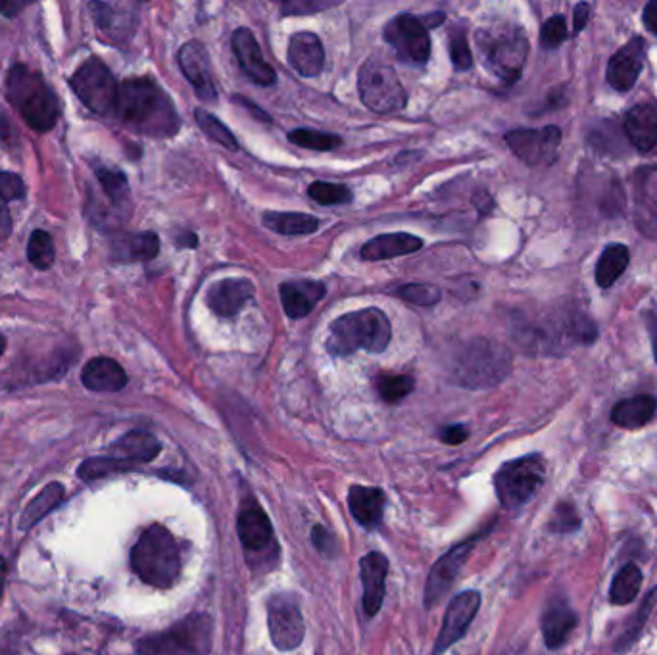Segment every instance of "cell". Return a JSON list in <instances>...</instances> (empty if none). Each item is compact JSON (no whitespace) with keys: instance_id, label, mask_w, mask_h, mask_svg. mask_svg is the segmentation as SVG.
<instances>
[{"instance_id":"obj_46","label":"cell","mask_w":657,"mask_h":655,"mask_svg":"<svg viewBox=\"0 0 657 655\" xmlns=\"http://www.w3.org/2000/svg\"><path fill=\"white\" fill-rule=\"evenodd\" d=\"M95 173H97V179L100 181L104 193L110 196V200L114 204L122 206L129 200V185H127V177L123 175L122 171L97 166Z\"/></svg>"},{"instance_id":"obj_39","label":"cell","mask_w":657,"mask_h":655,"mask_svg":"<svg viewBox=\"0 0 657 655\" xmlns=\"http://www.w3.org/2000/svg\"><path fill=\"white\" fill-rule=\"evenodd\" d=\"M264 225L279 235H310L319 221L300 212H268L264 214Z\"/></svg>"},{"instance_id":"obj_47","label":"cell","mask_w":657,"mask_h":655,"mask_svg":"<svg viewBox=\"0 0 657 655\" xmlns=\"http://www.w3.org/2000/svg\"><path fill=\"white\" fill-rule=\"evenodd\" d=\"M308 195L321 206H337V204H350L352 202V191L346 185H341V183L316 181V183L310 185Z\"/></svg>"},{"instance_id":"obj_32","label":"cell","mask_w":657,"mask_h":655,"mask_svg":"<svg viewBox=\"0 0 657 655\" xmlns=\"http://www.w3.org/2000/svg\"><path fill=\"white\" fill-rule=\"evenodd\" d=\"M160 252V239L154 233H133L118 235L112 241V258L116 262H148Z\"/></svg>"},{"instance_id":"obj_2","label":"cell","mask_w":657,"mask_h":655,"mask_svg":"<svg viewBox=\"0 0 657 655\" xmlns=\"http://www.w3.org/2000/svg\"><path fill=\"white\" fill-rule=\"evenodd\" d=\"M116 114L131 131L154 139L173 137L181 125L168 93L150 77L123 81Z\"/></svg>"},{"instance_id":"obj_4","label":"cell","mask_w":657,"mask_h":655,"mask_svg":"<svg viewBox=\"0 0 657 655\" xmlns=\"http://www.w3.org/2000/svg\"><path fill=\"white\" fill-rule=\"evenodd\" d=\"M392 327L379 308H365L344 314L333 321L327 337V350L333 356H352L358 350L381 354L387 350Z\"/></svg>"},{"instance_id":"obj_35","label":"cell","mask_w":657,"mask_h":655,"mask_svg":"<svg viewBox=\"0 0 657 655\" xmlns=\"http://www.w3.org/2000/svg\"><path fill=\"white\" fill-rule=\"evenodd\" d=\"M629 262H631V252L625 244H608L596 264V271H594L596 285L602 289H609L627 271Z\"/></svg>"},{"instance_id":"obj_9","label":"cell","mask_w":657,"mask_h":655,"mask_svg":"<svg viewBox=\"0 0 657 655\" xmlns=\"http://www.w3.org/2000/svg\"><path fill=\"white\" fill-rule=\"evenodd\" d=\"M544 481L546 461L538 454H531L504 463L494 477V488L502 508L515 511L535 498Z\"/></svg>"},{"instance_id":"obj_55","label":"cell","mask_w":657,"mask_h":655,"mask_svg":"<svg viewBox=\"0 0 657 655\" xmlns=\"http://www.w3.org/2000/svg\"><path fill=\"white\" fill-rule=\"evenodd\" d=\"M590 12H592L590 4H586V2L577 4V8H575V14H573V33H575V35H577V33H581L584 27L588 25V22H590Z\"/></svg>"},{"instance_id":"obj_38","label":"cell","mask_w":657,"mask_h":655,"mask_svg":"<svg viewBox=\"0 0 657 655\" xmlns=\"http://www.w3.org/2000/svg\"><path fill=\"white\" fill-rule=\"evenodd\" d=\"M642 586V571L636 563L623 565L609 586V602L615 606H629Z\"/></svg>"},{"instance_id":"obj_27","label":"cell","mask_w":657,"mask_h":655,"mask_svg":"<svg viewBox=\"0 0 657 655\" xmlns=\"http://www.w3.org/2000/svg\"><path fill=\"white\" fill-rule=\"evenodd\" d=\"M289 64L294 72L304 77L319 75L325 66V50L319 37L310 31L292 35L289 43Z\"/></svg>"},{"instance_id":"obj_6","label":"cell","mask_w":657,"mask_h":655,"mask_svg":"<svg viewBox=\"0 0 657 655\" xmlns=\"http://www.w3.org/2000/svg\"><path fill=\"white\" fill-rule=\"evenodd\" d=\"M477 47L488 72L506 83H515L529 56V41L521 27L498 22L481 27L475 35Z\"/></svg>"},{"instance_id":"obj_33","label":"cell","mask_w":657,"mask_h":655,"mask_svg":"<svg viewBox=\"0 0 657 655\" xmlns=\"http://www.w3.org/2000/svg\"><path fill=\"white\" fill-rule=\"evenodd\" d=\"M657 412V400L650 394H640L617 402L611 410V421L621 429H640L652 421Z\"/></svg>"},{"instance_id":"obj_45","label":"cell","mask_w":657,"mask_h":655,"mask_svg":"<svg viewBox=\"0 0 657 655\" xmlns=\"http://www.w3.org/2000/svg\"><path fill=\"white\" fill-rule=\"evenodd\" d=\"M196 122H198V127L212 139L216 141L221 146L229 148V150H237L239 148V143L235 139V135L219 122L216 116H212L210 112H206L204 108H198L195 112Z\"/></svg>"},{"instance_id":"obj_23","label":"cell","mask_w":657,"mask_h":655,"mask_svg":"<svg viewBox=\"0 0 657 655\" xmlns=\"http://www.w3.org/2000/svg\"><path fill=\"white\" fill-rule=\"evenodd\" d=\"M389 559L381 552H369L360 559V577L364 586V609L367 615H377L385 600Z\"/></svg>"},{"instance_id":"obj_20","label":"cell","mask_w":657,"mask_h":655,"mask_svg":"<svg viewBox=\"0 0 657 655\" xmlns=\"http://www.w3.org/2000/svg\"><path fill=\"white\" fill-rule=\"evenodd\" d=\"M646 41L642 37H634L627 45L617 50L608 64V83L619 93L631 91L646 60Z\"/></svg>"},{"instance_id":"obj_40","label":"cell","mask_w":657,"mask_h":655,"mask_svg":"<svg viewBox=\"0 0 657 655\" xmlns=\"http://www.w3.org/2000/svg\"><path fill=\"white\" fill-rule=\"evenodd\" d=\"M137 465L131 461L120 460L114 456H100V458H89L83 461L77 469V475L81 481H97L102 477L114 475V473H123V471H131Z\"/></svg>"},{"instance_id":"obj_54","label":"cell","mask_w":657,"mask_h":655,"mask_svg":"<svg viewBox=\"0 0 657 655\" xmlns=\"http://www.w3.org/2000/svg\"><path fill=\"white\" fill-rule=\"evenodd\" d=\"M467 437H469V431H467V427H463V425H452V427H446V429H442V433H440V440L446 442V444H452V446L462 444L463 440Z\"/></svg>"},{"instance_id":"obj_26","label":"cell","mask_w":657,"mask_h":655,"mask_svg":"<svg viewBox=\"0 0 657 655\" xmlns=\"http://www.w3.org/2000/svg\"><path fill=\"white\" fill-rule=\"evenodd\" d=\"M279 292L285 314L291 319H302L308 316L316 308L317 302L325 296V285L312 279H298L283 283Z\"/></svg>"},{"instance_id":"obj_37","label":"cell","mask_w":657,"mask_h":655,"mask_svg":"<svg viewBox=\"0 0 657 655\" xmlns=\"http://www.w3.org/2000/svg\"><path fill=\"white\" fill-rule=\"evenodd\" d=\"M24 179L10 171H0V239H6L12 231V216L10 204L16 200H24Z\"/></svg>"},{"instance_id":"obj_11","label":"cell","mask_w":657,"mask_h":655,"mask_svg":"<svg viewBox=\"0 0 657 655\" xmlns=\"http://www.w3.org/2000/svg\"><path fill=\"white\" fill-rule=\"evenodd\" d=\"M70 85L73 93L91 112L98 116H110L116 112L120 85L102 60L89 58L81 64L79 70L73 73Z\"/></svg>"},{"instance_id":"obj_51","label":"cell","mask_w":657,"mask_h":655,"mask_svg":"<svg viewBox=\"0 0 657 655\" xmlns=\"http://www.w3.org/2000/svg\"><path fill=\"white\" fill-rule=\"evenodd\" d=\"M567 39V24L561 14L546 20L540 31V45L544 49H558Z\"/></svg>"},{"instance_id":"obj_56","label":"cell","mask_w":657,"mask_h":655,"mask_svg":"<svg viewBox=\"0 0 657 655\" xmlns=\"http://www.w3.org/2000/svg\"><path fill=\"white\" fill-rule=\"evenodd\" d=\"M642 20H644V25L646 29L656 35L657 37V0H652L644 6V12H642Z\"/></svg>"},{"instance_id":"obj_44","label":"cell","mask_w":657,"mask_h":655,"mask_svg":"<svg viewBox=\"0 0 657 655\" xmlns=\"http://www.w3.org/2000/svg\"><path fill=\"white\" fill-rule=\"evenodd\" d=\"M415 389V381L410 375H383L377 381L379 396L387 404H398L406 396H410Z\"/></svg>"},{"instance_id":"obj_12","label":"cell","mask_w":657,"mask_h":655,"mask_svg":"<svg viewBox=\"0 0 657 655\" xmlns=\"http://www.w3.org/2000/svg\"><path fill=\"white\" fill-rule=\"evenodd\" d=\"M385 41L396 56L414 66H425L431 56L429 27L412 14H400L385 27Z\"/></svg>"},{"instance_id":"obj_50","label":"cell","mask_w":657,"mask_h":655,"mask_svg":"<svg viewBox=\"0 0 657 655\" xmlns=\"http://www.w3.org/2000/svg\"><path fill=\"white\" fill-rule=\"evenodd\" d=\"M450 58L458 72H467L473 66V54L467 45V35L462 27H456L450 33Z\"/></svg>"},{"instance_id":"obj_21","label":"cell","mask_w":657,"mask_h":655,"mask_svg":"<svg viewBox=\"0 0 657 655\" xmlns=\"http://www.w3.org/2000/svg\"><path fill=\"white\" fill-rule=\"evenodd\" d=\"M233 50L243 68V72L260 87H269L277 81V73L269 66L262 49L248 27H241L233 33Z\"/></svg>"},{"instance_id":"obj_19","label":"cell","mask_w":657,"mask_h":655,"mask_svg":"<svg viewBox=\"0 0 657 655\" xmlns=\"http://www.w3.org/2000/svg\"><path fill=\"white\" fill-rule=\"evenodd\" d=\"M179 68L187 81L195 87L196 97L204 102H216L218 98V89L214 83V73H212V64L210 56L204 49L200 41H189L185 43L179 54Z\"/></svg>"},{"instance_id":"obj_60","label":"cell","mask_w":657,"mask_h":655,"mask_svg":"<svg viewBox=\"0 0 657 655\" xmlns=\"http://www.w3.org/2000/svg\"><path fill=\"white\" fill-rule=\"evenodd\" d=\"M4 350H6V340H4V337L0 335V356L4 354Z\"/></svg>"},{"instance_id":"obj_8","label":"cell","mask_w":657,"mask_h":655,"mask_svg":"<svg viewBox=\"0 0 657 655\" xmlns=\"http://www.w3.org/2000/svg\"><path fill=\"white\" fill-rule=\"evenodd\" d=\"M214 625L204 613H195L168 631L150 634L137 642L139 655H208L212 650Z\"/></svg>"},{"instance_id":"obj_15","label":"cell","mask_w":657,"mask_h":655,"mask_svg":"<svg viewBox=\"0 0 657 655\" xmlns=\"http://www.w3.org/2000/svg\"><path fill=\"white\" fill-rule=\"evenodd\" d=\"M237 533L246 554H252L254 558L266 556L271 548H275V534L268 513L254 498H248L241 506Z\"/></svg>"},{"instance_id":"obj_58","label":"cell","mask_w":657,"mask_h":655,"mask_svg":"<svg viewBox=\"0 0 657 655\" xmlns=\"http://www.w3.org/2000/svg\"><path fill=\"white\" fill-rule=\"evenodd\" d=\"M6 575H8V565L4 558L0 556V596H2V590H4V584H6Z\"/></svg>"},{"instance_id":"obj_31","label":"cell","mask_w":657,"mask_h":655,"mask_svg":"<svg viewBox=\"0 0 657 655\" xmlns=\"http://www.w3.org/2000/svg\"><path fill=\"white\" fill-rule=\"evenodd\" d=\"M423 248V241L408 233H392V235H379L364 244L362 258L367 262H381L406 254H414Z\"/></svg>"},{"instance_id":"obj_16","label":"cell","mask_w":657,"mask_h":655,"mask_svg":"<svg viewBox=\"0 0 657 655\" xmlns=\"http://www.w3.org/2000/svg\"><path fill=\"white\" fill-rule=\"evenodd\" d=\"M479 607H481V594L477 590L462 592L450 602L442 619V627L438 632L433 655H442L456 642H460V638L471 627Z\"/></svg>"},{"instance_id":"obj_10","label":"cell","mask_w":657,"mask_h":655,"mask_svg":"<svg viewBox=\"0 0 657 655\" xmlns=\"http://www.w3.org/2000/svg\"><path fill=\"white\" fill-rule=\"evenodd\" d=\"M358 89L365 106L377 114L398 112L408 102L406 89L402 87L396 72L377 58H369L362 66Z\"/></svg>"},{"instance_id":"obj_53","label":"cell","mask_w":657,"mask_h":655,"mask_svg":"<svg viewBox=\"0 0 657 655\" xmlns=\"http://www.w3.org/2000/svg\"><path fill=\"white\" fill-rule=\"evenodd\" d=\"M312 542H314L317 550L325 556H335L337 554V542H335L333 534L329 533L327 529L319 527V525L314 527V531H312Z\"/></svg>"},{"instance_id":"obj_43","label":"cell","mask_w":657,"mask_h":655,"mask_svg":"<svg viewBox=\"0 0 657 655\" xmlns=\"http://www.w3.org/2000/svg\"><path fill=\"white\" fill-rule=\"evenodd\" d=\"M289 141L292 145L302 146L308 150H317V152H329L342 145L341 137L331 135V133H321V131H312V129H296L289 133Z\"/></svg>"},{"instance_id":"obj_49","label":"cell","mask_w":657,"mask_h":655,"mask_svg":"<svg viewBox=\"0 0 657 655\" xmlns=\"http://www.w3.org/2000/svg\"><path fill=\"white\" fill-rule=\"evenodd\" d=\"M402 300L415 304V306H435L440 302V289L435 285H425V283H412L404 285L396 292Z\"/></svg>"},{"instance_id":"obj_36","label":"cell","mask_w":657,"mask_h":655,"mask_svg":"<svg viewBox=\"0 0 657 655\" xmlns=\"http://www.w3.org/2000/svg\"><path fill=\"white\" fill-rule=\"evenodd\" d=\"M64 494H66V490H64L62 483H50L49 486H45L22 511L20 525H18L20 531H29L41 519H45L50 511L60 506V502L64 500Z\"/></svg>"},{"instance_id":"obj_57","label":"cell","mask_w":657,"mask_h":655,"mask_svg":"<svg viewBox=\"0 0 657 655\" xmlns=\"http://www.w3.org/2000/svg\"><path fill=\"white\" fill-rule=\"evenodd\" d=\"M177 241H179L181 246H187V248H195L196 243H198L195 233H191V231H187V233H185L183 237H179Z\"/></svg>"},{"instance_id":"obj_34","label":"cell","mask_w":657,"mask_h":655,"mask_svg":"<svg viewBox=\"0 0 657 655\" xmlns=\"http://www.w3.org/2000/svg\"><path fill=\"white\" fill-rule=\"evenodd\" d=\"M160 450H162L160 442L145 431H131L123 435L120 440H116L110 448L114 458L131 461L135 465L154 460L160 454Z\"/></svg>"},{"instance_id":"obj_25","label":"cell","mask_w":657,"mask_h":655,"mask_svg":"<svg viewBox=\"0 0 657 655\" xmlns=\"http://www.w3.org/2000/svg\"><path fill=\"white\" fill-rule=\"evenodd\" d=\"M629 143L638 152H650L657 145V108L650 102H638L623 122Z\"/></svg>"},{"instance_id":"obj_18","label":"cell","mask_w":657,"mask_h":655,"mask_svg":"<svg viewBox=\"0 0 657 655\" xmlns=\"http://www.w3.org/2000/svg\"><path fill=\"white\" fill-rule=\"evenodd\" d=\"M479 538H481V534L465 540L458 546H454L450 552H446L433 565V569L429 573V579H427V586H425V606L433 607L446 596V592L450 590V586L456 581L463 563L469 558V554L475 548V542Z\"/></svg>"},{"instance_id":"obj_14","label":"cell","mask_w":657,"mask_h":655,"mask_svg":"<svg viewBox=\"0 0 657 655\" xmlns=\"http://www.w3.org/2000/svg\"><path fill=\"white\" fill-rule=\"evenodd\" d=\"M511 152L531 168H548L558 160L561 145L560 127L546 125L542 129H515L506 135Z\"/></svg>"},{"instance_id":"obj_59","label":"cell","mask_w":657,"mask_h":655,"mask_svg":"<svg viewBox=\"0 0 657 655\" xmlns=\"http://www.w3.org/2000/svg\"><path fill=\"white\" fill-rule=\"evenodd\" d=\"M650 331H652V348H654V358L657 362V323H650Z\"/></svg>"},{"instance_id":"obj_28","label":"cell","mask_w":657,"mask_h":655,"mask_svg":"<svg viewBox=\"0 0 657 655\" xmlns=\"http://www.w3.org/2000/svg\"><path fill=\"white\" fill-rule=\"evenodd\" d=\"M348 508L365 529H375L387 510V496L375 486H352L348 492Z\"/></svg>"},{"instance_id":"obj_3","label":"cell","mask_w":657,"mask_h":655,"mask_svg":"<svg viewBox=\"0 0 657 655\" xmlns=\"http://www.w3.org/2000/svg\"><path fill=\"white\" fill-rule=\"evenodd\" d=\"M6 98L20 112L24 122L39 131H50L60 118V102L47 79L24 64L10 68L6 77Z\"/></svg>"},{"instance_id":"obj_5","label":"cell","mask_w":657,"mask_h":655,"mask_svg":"<svg viewBox=\"0 0 657 655\" xmlns=\"http://www.w3.org/2000/svg\"><path fill=\"white\" fill-rule=\"evenodd\" d=\"M131 567L148 586L171 588L181 573L179 548L173 534L162 525L148 527L131 550Z\"/></svg>"},{"instance_id":"obj_42","label":"cell","mask_w":657,"mask_h":655,"mask_svg":"<svg viewBox=\"0 0 657 655\" xmlns=\"http://www.w3.org/2000/svg\"><path fill=\"white\" fill-rule=\"evenodd\" d=\"M656 600L657 588H654V590L648 594V598L644 600V604H642L640 609L636 611V615L631 619L627 631L619 636V640H617V644H615V652H619V654L625 652L627 648H631L634 642L638 640L640 632L644 629V625H646V621H648V617H650V613H652V607L656 604Z\"/></svg>"},{"instance_id":"obj_17","label":"cell","mask_w":657,"mask_h":655,"mask_svg":"<svg viewBox=\"0 0 657 655\" xmlns=\"http://www.w3.org/2000/svg\"><path fill=\"white\" fill-rule=\"evenodd\" d=\"M89 10L100 35L114 43L125 45L135 35L139 24V14L135 4H110V2H91Z\"/></svg>"},{"instance_id":"obj_1","label":"cell","mask_w":657,"mask_h":655,"mask_svg":"<svg viewBox=\"0 0 657 655\" xmlns=\"http://www.w3.org/2000/svg\"><path fill=\"white\" fill-rule=\"evenodd\" d=\"M511 335L531 356H563L577 346L592 344L598 339V327L584 310L565 304L536 316L517 314Z\"/></svg>"},{"instance_id":"obj_41","label":"cell","mask_w":657,"mask_h":655,"mask_svg":"<svg viewBox=\"0 0 657 655\" xmlns=\"http://www.w3.org/2000/svg\"><path fill=\"white\" fill-rule=\"evenodd\" d=\"M27 258L37 269H49L54 264L56 248H54V241L47 231L37 229L31 233L29 243H27Z\"/></svg>"},{"instance_id":"obj_7","label":"cell","mask_w":657,"mask_h":655,"mask_svg":"<svg viewBox=\"0 0 657 655\" xmlns=\"http://www.w3.org/2000/svg\"><path fill=\"white\" fill-rule=\"evenodd\" d=\"M511 352L500 342L471 340L452 367L454 381L465 389H490L500 385L511 371Z\"/></svg>"},{"instance_id":"obj_48","label":"cell","mask_w":657,"mask_h":655,"mask_svg":"<svg viewBox=\"0 0 657 655\" xmlns=\"http://www.w3.org/2000/svg\"><path fill=\"white\" fill-rule=\"evenodd\" d=\"M581 525H583V521L579 517V511L571 502H561L560 506L554 510L552 521H550L552 533H577L581 529Z\"/></svg>"},{"instance_id":"obj_13","label":"cell","mask_w":657,"mask_h":655,"mask_svg":"<svg viewBox=\"0 0 657 655\" xmlns=\"http://www.w3.org/2000/svg\"><path fill=\"white\" fill-rule=\"evenodd\" d=\"M268 627L271 642L277 650L292 652L302 644L306 627L294 594L277 592L269 598Z\"/></svg>"},{"instance_id":"obj_29","label":"cell","mask_w":657,"mask_h":655,"mask_svg":"<svg viewBox=\"0 0 657 655\" xmlns=\"http://www.w3.org/2000/svg\"><path fill=\"white\" fill-rule=\"evenodd\" d=\"M577 613L563 600H554L544 609L540 619V631L544 636V644L550 650H558L565 644L569 634L577 627Z\"/></svg>"},{"instance_id":"obj_52","label":"cell","mask_w":657,"mask_h":655,"mask_svg":"<svg viewBox=\"0 0 657 655\" xmlns=\"http://www.w3.org/2000/svg\"><path fill=\"white\" fill-rule=\"evenodd\" d=\"M339 6V2H323V0H292L281 6V12L285 16H304L312 12H321L327 8Z\"/></svg>"},{"instance_id":"obj_24","label":"cell","mask_w":657,"mask_h":655,"mask_svg":"<svg viewBox=\"0 0 657 655\" xmlns=\"http://www.w3.org/2000/svg\"><path fill=\"white\" fill-rule=\"evenodd\" d=\"M252 296L254 285L248 279H223L210 287L206 302L219 317H233L243 310Z\"/></svg>"},{"instance_id":"obj_30","label":"cell","mask_w":657,"mask_h":655,"mask_svg":"<svg viewBox=\"0 0 657 655\" xmlns=\"http://www.w3.org/2000/svg\"><path fill=\"white\" fill-rule=\"evenodd\" d=\"M81 381L93 392H118L127 385V373L112 358H93L83 367Z\"/></svg>"},{"instance_id":"obj_22","label":"cell","mask_w":657,"mask_h":655,"mask_svg":"<svg viewBox=\"0 0 657 655\" xmlns=\"http://www.w3.org/2000/svg\"><path fill=\"white\" fill-rule=\"evenodd\" d=\"M634 214L640 233L657 239V168H640L636 173Z\"/></svg>"}]
</instances>
